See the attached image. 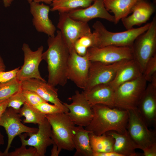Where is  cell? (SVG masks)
I'll return each instance as SVG.
<instances>
[{"label":"cell","instance_id":"obj_1","mask_svg":"<svg viewBox=\"0 0 156 156\" xmlns=\"http://www.w3.org/2000/svg\"><path fill=\"white\" fill-rule=\"evenodd\" d=\"M47 43L48 48L43 53L42 58L47 64V83L54 87L58 85L64 86L68 80L66 71L69 51L59 30L54 36H49Z\"/></svg>","mask_w":156,"mask_h":156},{"label":"cell","instance_id":"obj_2","mask_svg":"<svg viewBox=\"0 0 156 156\" xmlns=\"http://www.w3.org/2000/svg\"><path fill=\"white\" fill-rule=\"evenodd\" d=\"M91 107L93 117L85 129L97 135L110 131L122 134L127 131L128 110L102 104Z\"/></svg>","mask_w":156,"mask_h":156},{"label":"cell","instance_id":"obj_3","mask_svg":"<svg viewBox=\"0 0 156 156\" xmlns=\"http://www.w3.org/2000/svg\"><path fill=\"white\" fill-rule=\"evenodd\" d=\"M151 22L138 28L114 32L107 30L102 23L97 21L93 24L92 32L94 36L93 46L101 47L109 45L132 47L136 38L146 31Z\"/></svg>","mask_w":156,"mask_h":156},{"label":"cell","instance_id":"obj_4","mask_svg":"<svg viewBox=\"0 0 156 156\" xmlns=\"http://www.w3.org/2000/svg\"><path fill=\"white\" fill-rule=\"evenodd\" d=\"M45 117L51 126L53 144L61 150L74 149L73 139L75 124L66 113L47 114Z\"/></svg>","mask_w":156,"mask_h":156},{"label":"cell","instance_id":"obj_5","mask_svg":"<svg viewBox=\"0 0 156 156\" xmlns=\"http://www.w3.org/2000/svg\"><path fill=\"white\" fill-rule=\"evenodd\" d=\"M147 82L142 75L119 86L115 90L114 107L127 110L136 109Z\"/></svg>","mask_w":156,"mask_h":156},{"label":"cell","instance_id":"obj_6","mask_svg":"<svg viewBox=\"0 0 156 156\" xmlns=\"http://www.w3.org/2000/svg\"><path fill=\"white\" fill-rule=\"evenodd\" d=\"M132 48L133 59L139 64L143 73L147 62L156 54V16L148 29L136 38Z\"/></svg>","mask_w":156,"mask_h":156},{"label":"cell","instance_id":"obj_7","mask_svg":"<svg viewBox=\"0 0 156 156\" xmlns=\"http://www.w3.org/2000/svg\"><path fill=\"white\" fill-rule=\"evenodd\" d=\"M129 117L127 131L139 149L142 151L156 144V133L151 131L136 109L128 110Z\"/></svg>","mask_w":156,"mask_h":156},{"label":"cell","instance_id":"obj_8","mask_svg":"<svg viewBox=\"0 0 156 156\" xmlns=\"http://www.w3.org/2000/svg\"><path fill=\"white\" fill-rule=\"evenodd\" d=\"M57 27L69 51L74 49V46L81 37L92 33L88 23L75 20L68 12H59Z\"/></svg>","mask_w":156,"mask_h":156},{"label":"cell","instance_id":"obj_9","mask_svg":"<svg viewBox=\"0 0 156 156\" xmlns=\"http://www.w3.org/2000/svg\"><path fill=\"white\" fill-rule=\"evenodd\" d=\"M130 60H124L111 64L90 61L87 83L83 90H90L98 85L109 83L118 70Z\"/></svg>","mask_w":156,"mask_h":156},{"label":"cell","instance_id":"obj_10","mask_svg":"<svg viewBox=\"0 0 156 156\" xmlns=\"http://www.w3.org/2000/svg\"><path fill=\"white\" fill-rule=\"evenodd\" d=\"M86 55L90 61L107 64L133 59L132 47L109 45L88 48Z\"/></svg>","mask_w":156,"mask_h":156},{"label":"cell","instance_id":"obj_11","mask_svg":"<svg viewBox=\"0 0 156 156\" xmlns=\"http://www.w3.org/2000/svg\"><path fill=\"white\" fill-rule=\"evenodd\" d=\"M22 49L24 55V63L17 73L16 78L21 81L32 78L46 81L41 77L39 70V64L42 60L43 46H41L33 51L28 44L24 43Z\"/></svg>","mask_w":156,"mask_h":156},{"label":"cell","instance_id":"obj_12","mask_svg":"<svg viewBox=\"0 0 156 156\" xmlns=\"http://www.w3.org/2000/svg\"><path fill=\"white\" fill-rule=\"evenodd\" d=\"M20 114L11 107H7L0 119V126L3 127L8 137L7 145L3 152L5 156L9 152L14 138L23 133L27 134L36 132L38 129L27 126L22 122Z\"/></svg>","mask_w":156,"mask_h":156},{"label":"cell","instance_id":"obj_13","mask_svg":"<svg viewBox=\"0 0 156 156\" xmlns=\"http://www.w3.org/2000/svg\"><path fill=\"white\" fill-rule=\"evenodd\" d=\"M72 102L68 104L63 103L68 109L66 114L75 125L86 127L90 123L93 117L92 107L83 92L77 90L70 98Z\"/></svg>","mask_w":156,"mask_h":156},{"label":"cell","instance_id":"obj_14","mask_svg":"<svg viewBox=\"0 0 156 156\" xmlns=\"http://www.w3.org/2000/svg\"><path fill=\"white\" fill-rule=\"evenodd\" d=\"M90 63L86 55H80L74 49L70 51L66 71L68 79L84 90L87 83Z\"/></svg>","mask_w":156,"mask_h":156},{"label":"cell","instance_id":"obj_15","mask_svg":"<svg viewBox=\"0 0 156 156\" xmlns=\"http://www.w3.org/2000/svg\"><path fill=\"white\" fill-rule=\"evenodd\" d=\"M38 126L36 132L21 134L19 136L22 144L34 147L39 156H44L47 147L53 144L51 138V127L46 117Z\"/></svg>","mask_w":156,"mask_h":156},{"label":"cell","instance_id":"obj_16","mask_svg":"<svg viewBox=\"0 0 156 156\" xmlns=\"http://www.w3.org/2000/svg\"><path fill=\"white\" fill-rule=\"evenodd\" d=\"M21 85L22 89L33 91L46 102H50L61 108L65 113L68 112V109L58 98V89L46 81L30 79L21 81Z\"/></svg>","mask_w":156,"mask_h":156},{"label":"cell","instance_id":"obj_17","mask_svg":"<svg viewBox=\"0 0 156 156\" xmlns=\"http://www.w3.org/2000/svg\"><path fill=\"white\" fill-rule=\"evenodd\" d=\"M30 4V12L33 16V24L36 29L49 36H54L56 29L49 16L50 6L33 2Z\"/></svg>","mask_w":156,"mask_h":156},{"label":"cell","instance_id":"obj_18","mask_svg":"<svg viewBox=\"0 0 156 156\" xmlns=\"http://www.w3.org/2000/svg\"><path fill=\"white\" fill-rule=\"evenodd\" d=\"M136 110L148 126L156 123V88L150 83L140 99Z\"/></svg>","mask_w":156,"mask_h":156},{"label":"cell","instance_id":"obj_19","mask_svg":"<svg viewBox=\"0 0 156 156\" xmlns=\"http://www.w3.org/2000/svg\"><path fill=\"white\" fill-rule=\"evenodd\" d=\"M103 0H94L92 4L89 6L73 10L68 12V14L75 20L87 23L96 18L114 23V16L110 14L105 8Z\"/></svg>","mask_w":156,"mask_h":156},{"label":"cell","instance_id":"obj_20","mask_svg":"<svg viewBox=\"0 0 156 156\" xmlns=\"http://www.w3.org/2000/svg\"><path fill=\"white\" fill-rule=\"evenodd\" d=\"M155 5L148 0H139L135 5L132 14L121 20L127 29L133 28L135 25L139 26L146 23L155 11Z\"/></svg>","mask_w":156,"mask_h":156},{"label":"cell","instance_id":"obj_21","mask_svg":"<svg viewBox=\"0 0 156 156\" xmlns=\"http://www.w3.org/2000/svg\"><path fill=\"white\" fill-rule=\"evenodd\" d=\"M83 92L91 106L102 104L114 107L115 90L108 84L98 85Z\"/></svg>","mask_w":156,"mask_h":156},{"label":"cell","instance_id":"obj_22","mask_svg":"<svg viewBox=\"0 0 156 156\" xmlns=\"http://www.w3.org/2000/svg\"><path fill=\"white\" fill-rule=\"evenodd\" d=\"M112 136L114 140L113 151L122 156H137L139 154L135 152V150L139 149L129 135L127 131L121 134L114 131L106 133Z\"/></svg>","mask_w":156,"mask_h":156},{"label":"cell","instance_id":"obj_23","mask_svg":"<svg viewBox=\"0 0 156 156\" xmlns=\"http://www.w3.org/2000/svg\"><path fill=\"white\" fill-rule=\"evenodd\" d=\"M142 75L138 63L133 59L130 60L118 70L113 79L108 84L115 90L122 84L136 79Z\"/></svg>","mask_w":156,"mask_h":156},{"label":"cell","instance_id":"obj_24","mask_svg":"<svg viewBox=\"0 0 156 156\" xmlns=\"http://www.w3.org/2000/svg\"><path fill=\"white\" fill-rule=\"evenodd\" d=\"M90 132L83 126L75 127L73 139L76 149L74 156H92L89 136Z\"/></svg>","mask_w":156,"mask_h":156},{"label":"cell","instance_id":"obj_25","mask_svg":"<svg viewBox=\"0 0 156 156\" xmlns=\"http://www.w3.org/2000/svg\"><path fill=\"white\" fill-rule=\"evenodd\" d=\"M139 0H104V6L108 11L114 14L115 24L132 12V9Z\"/></svg>","mask_w":156,"mask_h":156},{"label":"cell","instance_id":"obj_26","mask_svg":"<svg viewBox=\"0 0 156 156\" xmlns=\"http://www.w3.org/2000/svg\"><path fill=\"white\" fill-rule=\"evenodd\" d=\"M90 142L93 153H100L113 151L114 140L106 133L97 135L92 133L89 134Z\"/></svg>","mask_w":156,"mask_h":156},{"label":"cell","instance_id":"obj_27","mask_svg":"<svg viewBox=\"0 0 156 156\" xmlns=\"http://www.w3.org/2000/svg\"><path fill=\"white\" fill-rule=\"evenodd\" d=\"M94 0H53L50 11L68 12L73 10L87 7Z\"/></svg>","mask_w":156,"mask_h":156},{"label":"cell","instance_id":"obj_28","mask_svg":"<svg viewBox=\"0 0 156 156\" xmlns=\"http://www.w3.org/2000/svg\"><path fill=\"white\" fill-rule=\"evenodd\" d=\"M21 117L24 116V123H33L38 125L45 118V115L34 107L25 103L18 113Z\"/></svg>","mask_w":156,"mask_h":156},{"label":"cell","instance_id":"obj_29","mask_svg":"<svg viewBox=\"0 0 156 156\" xmlns=\"http://www.w3.org/2000/svg\"><path fill=\"white\" fill-rule=\"evenodd\" d=\"M21 88V81L16 77L0 83V102L9 99Z\"/></svg>","mask_w":156,"mask_h":156},{"label":"cell","instance_id":"obj_30","mask_svg":"<svg viewBox=\"0 0 156 156\" xmlns=\"http://www.w3.org/2000/svg\"><path fill=\"white\" fill-rule=\"evenodd\" d=\"M22 88L9 99L8 107H11L16 112L18 111L25 103V100L22 92Z\"/></svg>","mask_w":156,"mask_h":156},{"label":"cell","instance_id":"obj_31","mask_svg":"<svg viewBox=\"0 0 156 156\" xmlns=\"http://www.w3.org/2000/svg\"><path fill=\"white\" fill-rule=\"evenodd\" d=\"M33 107L45 115L65 113L60 107L54 104H49L47 102H42Z\"/></svg>","mask_w":156,"mask_h":156},{"label":"cell","instance_id":"obj_32","mask_svg":"<svg viewBox=\"0 0 156 156\" xmlns=\"http://www.w3.org/2000/svg\"><path fill=\"white\" fill-rule=\"evenodd\" d=\"M22 92L25 100V103L32 107L46 102L37 93L32 91L22 89Z\"/></svg>","mask_w":156,"mask_h":156},{"label":"cell","instance_id":"obj_33","mask_svg":"<svg viewBox=\"0 0 156 156\" xmlns=\"http://www.w3.org/2000/svg\"><path fill=\"white\" fill-rule=\"evenodd\" d=\"M7 156H39L36 149L31 146L27 148L26 146L22 144L21 146L16 148L12 152H8Z\"/></svg>","mask_w":156,"mask_h":156},{"label":"cell","instance_id":"obj_34","mask_svg":"<svg viewBox=\"0 0 156 156\" xmlns=\"http://www.w3.org/2000/svg\"><path fill=\"white\" fill-rule=\"evenodd\" d=\"M156 73V54L153 56L146 64L143 75L147 82H150Z\"/></svg>","mask_w":156,"mask_h":156},{"label":"cell","instance_id":"obj_35","mask_svg":"<svg viewBox=\"0 0 156 156\" xmlns=\"http://www.w3.org/2000/svg\"><path fill=\"white\" fill-rule=\"evenodd\" d=\"M94 41V36L93 33L90 34L83 36L79 39L76 42L79 45L88 49L93 47Z\"/></svg>","mask_w":156,"mask_h":156},{"label":"cell","instance_id":"obj_36","mask_svg":"<svg viewBox=\"0 0 156 156\" xmlns=\"http://www.w3.org/2000/svg\"><path fill=\"white\" fill-rule=\"evenodd\" d=\"M19 69L20 67H18L10 71L0 72V83L8 81L16 77Z\"/></svg>","mask_w":156,"mask_h":156},{"label":"cell","instance_id":"obj_37","mask_svg":"<svg viewBox=\"0 0 156 156\" xmlns=\"http://www.w3.org/2000/svg\"><path fill=\"white\" fill-rule=\"evenodd\" d=\"M144 156H156V144L149 147L143 151Z\"/></svg>","mask_w":156,"mask_h":156},{"label":"cell","instance_id":"obj_38","mask_svg":"<svg viewBox=\"0 0 156 156\" xmlns=\"http://www.w3.org/2000/svg\"><path fill=\"white\" fill-rule=\"evenodd\" d=\"M92 156H122L120 154L114 151L100 153H93Z\"/></svg>","mask_w":156,"mask_h":156},{"label":"cell","instance_id":"obj_39","mask_svg":"<svg viewBox=\"0 0 156 156\" xmlns=\"http://www.w3.org/2000/svg\"><path fill=\"white\" fill-rule=\"evenodd\" d=\"M9 99L0 102V119L5 110L8 107Z\"/></svg>","mask_w":156,"mask_h":156},{"label":"cell","instance_id":"obj_40","mask_svg":"<svg viewBox=\"0 0 156 156\" xmlns=\"http://www.w3.org/2000/svg\"><path fill=\"white\" fill-rule=\"evenodd\" d=\"M53 146L51 151V156H58L59 155L61 150L55 144H53Z\"/></svg>","mask_w":156,"mask_h":156},{"label":"cell","instance_id":"obj_41","mask_svg":"<svg viewBox=\"0 0 156 156\" xmlns=\"http://www.w3.org/2000/svg\"><path fill=\"white\" fill-rule=\"evenodd\" d=\"M28 2L30 4L32 2L39 3L40 2L44 3L46 4H51L53 0H27Z\"/></svg>","mask_w":156,"mask_h":156},{"label":"cell","instance_id":"obj_42","mask_svg":"<svg viewBox=\"0 0 156 156\" xmlns=\"http://www.w3.org/2000/svg\"><path fill=\"white\" fill-rule=\"evenodd\" d=\"M6 66L3 60L0 55V72L5 71Z\"/></svg>","mask_w":156,"mask_h":156},{"label":"cell","instance_id":"obj_43","mask_svg":"<svg viewBox=\"0 0 156 156\" xmlns=\"http://www.w3.org/2000/svg\"><path fill=\"white\" fill-rule=\"evenodd\" d=\"M14 0H3L4 5L5 8L10 6Z\"/></svg>","mask_w":156,"mask_h":156},{"label":"cell","instance_id":"obj_44","mask_svg":"<svg viewBox=\"0 0 156 156\" xmlns=\"http://www.w3.org/2000/svg\"><path fill=\"white\" fill-rule=\"evenodd\" d=\"M4 142V136L0 131V146L3 144Z\"/></svg>","mask_w":156,"mask_h":156},{"label":"cell","instance_id":"obj_45","mask_svg":"<svg viewBox=\"0 0 156 156\" xmlns=\"http://www.w3.org/2000/svg\"><path fill=\"white\" fill-rule=\"evenodd\" d=\"M0 156H5V155L3 152L0 151Z\"/></svg>","mask_w":156,"mask_h":156}]
</instances>
